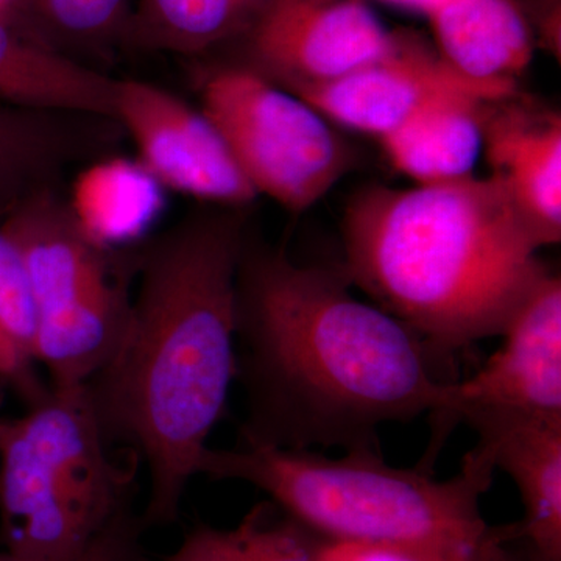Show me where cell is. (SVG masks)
<instances>
[{"label":"cell","mask_w":561,"mask_h":561,"mask_svg":"<svg viewBox=\"0 0 561 561\" xmlns=\"http://www.w3.org/2000/svg\"><path fill=\"white\" fill-rule=\"evenodd\" d=\"M139 465L131 453L114 459L87 386L50 387L0 420V549L49 560L83 551L130 507Z\"/></svg>","instance_id":"cell-5"},{"label":"cell","mask_w":561,"mask_h":561,"mask_svg":"<svg viewBox=\"0 0 561 561\" xmlns=\"http://www.w3.org/2000/svg\"><path fill=\"white\" fill-rule=\"evenodd\" d=\"M2 383H0V402H2Z\"/></svg>","instance_id":"cell-28"},{"label":"cell","mask_w":561,"mask_h":561,"mask_svg":"<svg viewBox=\"0 0 561 561\" xmlns=\"http://www.w3.org/2000/svg\"><path fill=\"white\" fill-rule=\"evenodd\" d=\"M201 83V110L245 179L289 213L312 208L356 165L327 117L250 66L206 70Z\"/></svg>","instance_id":"cell-7"},{"label":"cell","mask_w":561,"mask_h":561,"mask_svg":"<svg viewBox=\"0 0 561 561\" xmlns=\"http://www.w3.org/2000/svg\"><path fill=\"white\" fill-rule=\"evenodd\" d=\"M342 272L438 356L500 335L542 273L497 176L371 186L346 206Z\"/></svg>","instance_id":"cell-3"},{"label":"cell","mask_w":561,"mask_h":561,"mask_svg":"<svg viewBox=\"0 0 561 561\" xmlns=\"http://www.w3.org/2000/svg\"><path fill=\"white\" fill-rule=\"evenodd\" d=\"M505 102L483 111L491 175L504 184L535 245H553L561 239L560 114Z\"/></svg>","instance_id":"cell-13"},{"label":"cell","mask_w":561,"mask_h":561,"mask_svg":"<svg viewBox=\"0 0 561 561\" xmlns=\"http://www.w3.org/2000/svg\"><path fill=\"white\" fill-rule=\"evenodd\" d=\"M154 561H320L311 531L260 502L234 527L197 524L175 551Z\"/></svg>","instance_id":"cell-20"},{"label":"cell","mask_w":561,"mask_h":561,"mask_svg":"<svg viewBox=\"0 0 561 561\" xmlns=\"http://www.w3.org/2000/svg\"><path fill=\"white\" fill-rule=\"evenodd\" d=\"M496 471L478 443L453 478L438 481L427 468L391 467L381 451L353 449L327 457L239 440L206 449L198 474L249 483L284 515L316 537L350 542H463L486 545L515 531L490 526L482 497Z\"/></svg>","instance_id":"cell-4"},{"label":"cell","mask_w":561,"mask_h":561,"mask_svg":"<svg viewBox=\"0 0 561 561\" xmlns=\"http://www.w3.org/2000/svg\"><path fill=\"white\" fill-rule=\"evenodd\" d=\"M243 65L280 88L323 83L379 60L397 33L365 0H271L242 38Z\"/></svg>","instance_id":"cell-10"},{"label":"cell","mask_w":561,"mask_h":561,"mask_svg":"<svg viewBox=\"0 0 561 561\" xmlns=\"http://www.w3.org/2000/svg\"><path fill=\"white\" fill-rule=\"evenodd\" d=\"M18 5L47 46L51 39L77 47L105 46L127 35L131 20L128 0H20Z\"/></svg>","instance_id":"cell-22"},{"label":"cell","mask_w":561,"mask_h":561,"mask_svg":"<svg viewBox=\"0 0 561 561\" xmlns=\"http://www.w3.org/2000/svg\"><path fill=\"white\" fill-rule=\"evenodd\" d=\"M427 21L437 54L468 79L516 87L529 66L535 38L518 0H448Z\"/></svg>","instance_id":"cell-16"},{"label":"cell","mask_w":561,"mask_h":561,"mask_svg":"<svg viewBox=\"0 0 561 561\" xmlns=\"http://www.w3.org/2000/svg\"><path fill=\"white\" fill-rule=\"evenodd\" d=\"M271 0H138L127 36L140 46L198 57L242 39Z\"/></svg>","instance_id":"cell-19"},{"label":"cell","mask_w":561,"mask_h":561,"mask_svg":"<svg viewBox=\"0 0 561 561\" xmlns=\"http://www.w3.org/2000/svg\"><path fill=\"white\" fill-rule=\"evenodd\" d=\"M119 136V125L103 117L0 103V220L72 165L113 153Z\"/></svg>","instance_id":"cell-14"},{"label":"cell","mask_w":561,"mask_h":561,"mask_svg":"<svg viewBox=\"0 0 561 561\" xmlns=\"http://www.w3.org/2000/svg\"><path fill=\"white\" fill-rule=\"evenodd\" d=\"M116 122L165 191L221 208H245L257 197L208 116L173 92L117 79Z\"/></svg>","instance_id":"cell-8"},{"label":"cell","mask_w":561,"mask_h":561,"mask_svg":"<svg viewBox=\"0 0 561 561\" xmlns=\"http://www.w3.org/2000/svg\"><path fill=\"white\" fill-rule=\"evenodd\" d=\"M313 538L320 561H526L524 551H513L519 542L518 529L486 545L463 542H350Z\"/></svg>","instance_id":"cell-23"},{"label":"cell","mask_w":561,"mask_h":561,"mask_svg":"<svg viewBox=\"0 0 561 561\" xmlns=\"http://www.w3.org/2000/svg\"><path fill=\"white\" fill-rule=\"evenodd\" d=\"M38 312L27 272L16 247L0 228V383L27 408L49 393L36 362Z\"/></svg>","instance_id":"cell-21"},{"label":"cell","mask_w":561,"mask_h":561,"mask_svg":"<svg viewBox=\"0 0 561 561\" xmlns=\"http://www.w3.org/2000/svg\"><path fill=\"white\" fill-rule=\"evenodd\" d=\"M501 348L470 378L449 386L435 423L443 438L468 411H508L561 419V279L546 271L501 331Z\"/></svg>","instance_id":"cell-9"},{"label":"cell","mask_w":561,"mask_h":561,"mask_svg":"<svg viewBox=\"0 0 561 561\" xmlns=\"http://www.w3.org/2000/svg\"><path fill=\"white\" fill-rule=\"evenodd\" d=\"M165 192L136 158L110 153L81 165L66 202L92 241L119 250L140 241L160 220Z\"/></svg>","instance_id":"cell-17"},{"label":"cell","mask_w":561,"mask_h":561,"mask_svg":"<svg viewBox=\"0 0 561 561\" xmlns=\"http://www.w3.org/2000/svg\"><path fill=\"white\" fill-rule=\"evenodd\" d=\"M379 2L430 18L434 11L440 9L443 3L448 2V0H379Z\"/></svg>","instance_id":"cell-26"},{"label":"cell","mask_w":561,"mask_h":561,"mask_svg":"<svg viewBox=\"0 0 561 561\" xmlns=\"http://www.w3.org/2000/svg\"><path fill=\"white\" fill-rule=\"evenodd\" d=\"M146 530L140 515L130 505L76 556L66 559H32L0 549V561H154L144 545Z\"/></svg>","instance_id":"cell-24"},{"label":"cell","mask_w":561,"mask_h":561,"mask_svg":"<svg viewBox=\"0 0 561 561\" xmlns=\"http://www.w3.org/2000/svg\"><path fill=\"white\" fill-rule=\"evenodd\" d=\"M342 268L247 242L238 273L241 440L379 451V430L434 416L457 379L402 321L357 300Z\"/></svg>","instance_id":"cell-1"},{"label":"cell","mask_w":561,"mask_h":561,"mask_svg":"<svg viewBox=\"0 0 561 561\" xmlns=\"http://www.w3.org/2000/svg\"><path fill=\"white\" fill-rule=\"evenodd\" d=\"M523 9L537 11L534 16L526 18L531 35L535 28L540 32L546 46L553 51L560 49V0H531V3H519ZM524 14V13H523Z\"/></svg>","instance_id":"cell-25"},{"label":"cell","mask_w":561,"mask_h":561,"mask_svg":"<svg viewBox=\"0 0 561 561\" xmlns=\"http://www.w3.org/2000/svg\"><path fill=\"white\" fill-rule=\"evenodd\" d=\"M206 206L140 251L127 330L87 383L105 440L146 467V529L179 522L238 379L245 219L243 208Z\"/></svg>","instance_id":"cell-2"},{"label":"cell","mask_w":561,"mask_h":561,"mask_svg":"<svg viewBox=\"0 0 561 561\" xmlns=\"http://www.w3.org/2000/svg\"><path fill=\"white\" fill-rule=\"evenodd\" d=\"M18 3H20V0H0V16L10 18L9 10Z\"/></svg>","instance_id":"cell-27"},{"label":"cell","mask_w":561,"mask_h":561,"mask_svg":"<svg viewBox=\"0 0 561 561\" xmlns=\"http://www.w3.org/2000/svg\"><path fill=\"white\" fill-rule=\"evenodd\" d=\"M461 421L518 486L524 518L516 527L527 560L561 561V419L468 411Z\"/></svg>","instance_id":"cell-12"},{"label":"cell","mask_w":561,"mask_h":561,"mask_svg":"<svg viewBox=\"0 0 561 561\" xmlns=\"http://www.w3.org/2000/svg\"><path fill=\"white\" fill-rule=\"evenodd\" d=\"M527 561V560H526Z\"/></svg>","instance_id":"cell-29"},{"label":"cell","mask_w":561,"mask_h":561,"mask_svg":"<svg viewBox=\"0 0 561 561\" xmlns=\"http://www.w3.org/2000/svg\"><path fill=\"white\" fill-rule=\"evenodd\" d=\"M321 116L351 130L381 136L427 103L468 94L494 103L515 98L516 87L461 76L415 35L397 33L393 49L364 68L323 83L284 88Z\"/></svg>","instance_id":"cell-11"},{"label":"cell","mask_w":561,"mask_h":561,"mask_svg":"<svg viewBox=\"0 0 561 561\" xmlns=\"http://www.w3.org/2000/svg\"><path fill=\"white\" fill-rule=\"evenodd\" d=\"M116 83L0 16V103L116 122Z\"/></svg>","instance_id":"cell-15"},{"label":"cell","mask_w":561,"mask_h":561,"mask_svg":"<svg viewBox=\"0 0 561 561\" xmlns=\"http://www.w3.org/2000/svg\"><path fill=\"white\" fill-rule=\"evenodd\" d=\"M489 103L451 94L415 111L379 138L391 165L419 184L471 175L483 150V111Z\"/></svg>","instance_id":"cell-18"},{"label":"cell","mask_w":561,"mask_h":561,"mask_svg":"<svg viewBox=\"0 0 561 561\" xmlns=\"http://www.w3.org/2000/svg\"><path fill=\"white\" fill-rule=\"evenodd\" d=\"M0 228L27 272L38 312L36 362L49 386H87L108 364L130 320L127 261L81 230L57 187L22 198Z\"/></svg>","instance_id":"cell-6"}]
</instances>
